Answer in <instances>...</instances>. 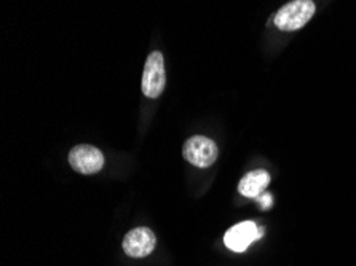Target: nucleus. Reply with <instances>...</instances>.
Instances as JSON below:
<instances>
[{
    "instance_id": "obj_1",
    "label": "nucleus",
    "mask_w": 356,
    "mask_h": 266,
    "mask_svg": "<svg viewBox=\"0 0 356 266\" xmlns=\"http://www.w3.org/2000/svg\"><path fill=\"white\" fill-rule=\"evenodd\" d=\"M316 5L314 0H291L275 15V26L283 32H294L314 18Z\"/></svg>"
},
{
    "instance_id": "obj_2",
    "label": "nucleus",
    "mask_w": 356,
    "mask_h": 266,
    "mask_svg": "<svg viewBox=\"0 0 356 266\" xmlns=\"http://www.w3.org/2000/svg\"><path fill=\"white\" fill-rule=\"evenodd\" d=\"M166 83L165 58L160 51H152L147 56L143 74V93L149 99H157L163 93Z\"/></svg>"
},
{
    "instance_id": "obj_3",
    "label": "nucleus",
    "mask_w": 356,
    "mask_h": 266,
    "mask_svg": "<svg viewBox=\"0 0 356 266\" xmlns=\"http://www.w3.org/2000/svg\"><path fill=\"white\" fill-rule=\"evenodd\" d=\"M184 160L197 167H209L218 160V145L204 135H192L182 147Z\"/></svg>"
},
{
    "instance_id": "obj_4",
    "label": "nucleus",
    "mask_w": 356,
    "mask_h": 266,
    "mask_svg": "<svg viewBox=\"0 0 356 266\" xmlns=\"http://www.w3.org/2000/svg\"><path fill=\"white\" fill-rule=\"evenodd\" d=\"M69 165H71L75 172L90 176V174H96L102 169V166H104V155L93 145H75L69 151Z\"/></svg>"
},
{
    "instance_id": "obj_5",
    "label": "nucleus",
    "mask_w": 356,
    "mask_h": 266,
    "mask_svg": "<svg viewBox=\"0 0 356 266\" xmlns=\"http://www.w3.org/2000/svg\"><path fill=\"white\" fill-rule=\"evenodd\" d=\"M264 231L266 230L257 226L254 222H241V224H236L225 233L224 242L230 251L245 252L252 242L261 240L264 236Z\"/></svg>"
},
{
    "instance_id": "obj_6",
    "label": "nucleus",
    "mask_w": 356,
    "mask_h": 266,
    "mask_svg": "<svg viewBox=\"0 0 356 266\" xmlns=\"http://www.w3.org/2000/svg\"><path fill=\"white\" fill-rule=\"evenodd\" d=\"M157 244V238H155L154 231L145 226L134 228L128 233L123 240V251L128 257L133 258H143L152 253Z\"/></svg>"
},
{
    "instance_id": "obj_7",
    "label": "nucleus",
    "mask_w": 356,
    "mask_h": 266,
    "mask_svg": "<svg viewBox=\"0 0 356 266\" xmlns=\"http://www.w3.org/2000/svg\"><path fill=\"white\" fill-rule=\"evenodd\" d=\"M268 183H270V176L267 171L257 169L248 172L238 183V192L246 198H259L266 192Z\"/></svg>"
},
{
    "instance_id": "obj_8",
    "label": "nucleus",
    "mask_w": 356,
    "mask_h": 266,
    "mask_svg": "<svg viewBox=\"0 0 356 266\" xmlns=\"http://www.w3.org/2000/svg\"><path fill=\"white\" fill-rule=\"evenodd\" d=\"M256 199L261 201L262 209H268L272 206V197H270V194H261V197L256 198Z\"/></svg>"
}]
</instances>
